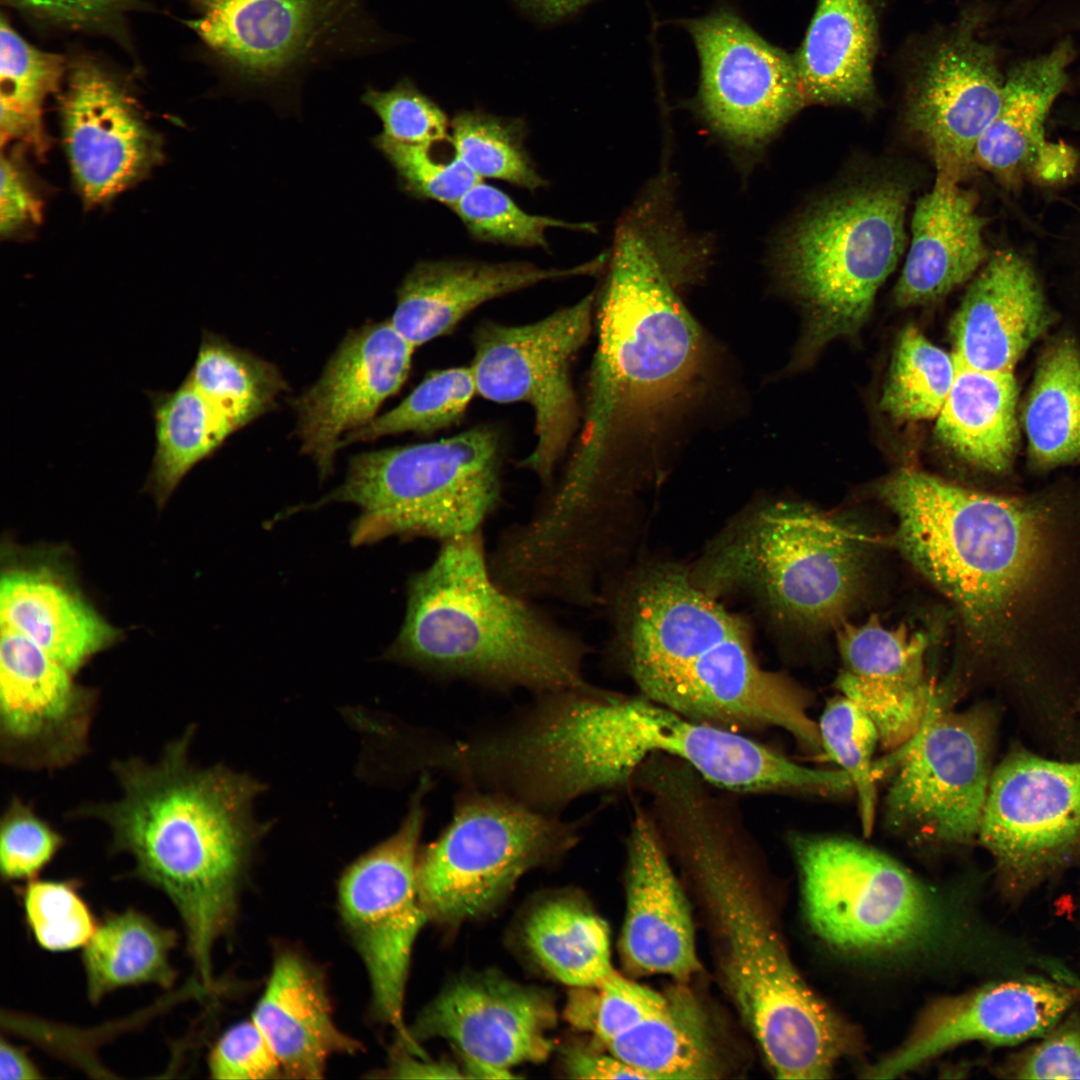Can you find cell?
I'll list each match as a JSON object with an SVG mask.
<instances>
[{"instance_id": "1", "label": "cell", "mask_w": 1080, "mask_h": 1080, "mask_svg": "<svg viewBox=\"0 0 1080 1080\" xmlns=\"http://www.w3.org/2000/svg\"><path fill=\"white\" fill-rule=\"evenodd\" d=\"M670 857L702 897L727 990L780 1079H823L851 1046L848 1028L794 967L762 894L760 846L736 794L699 778L652 802Z\"/></svg>"}, {"instance_id": "2", "label": "cell", "mask_w": 1080, "mask_h": 1080, "mask_svg": "<svg viewBox=\"0 0 1080 1080\" xmlns=\"http://www.w3.org/2000/svg\"><path fill=\"white\" fill-rule=\"evenodd\" d=\"M193 736L194 728H187L153 762L113 760L120 796L68 816L105 824L112 852L128 854L134 876L167 896L181 919L196 976L212 989L214 948L235 921L259 833L252 804L262 786L224 766L193 764Z\"/></svg>"}, {"instance_id": "3", "label": "cell", "mask_w": 1080, "mask_h": 1080, "mask_svg": "<svg viewBox=\"0 0 1080 1080\" xmlns=\"http://www.w3.org/2000/svg\"><path fill=\"white\" fill-rule=\"evenodd\" d=\"M609 599L614 650L639 693L692 721L744 734L800 722L803 689L760 666L744 623L690 572L649 566Z\"/></svg>"}, {"instance_id": "4", "label": "cell", "mask_w": 1080, "mask_h": 1080, "mask_svg": "<svg viewBox=\"0 0 1080 1080\" xmlns=\"http://www.w3.org/2000/svg\"><path fill=\"white\" fill-rule=\"evenodd\" d=\"M587 653L578 634L496 581L481 531L440 543L410 576L387 657L440 681L542 694L588 684Z\"/></svg>"}, {"instance_id": "5", "label": "cell", "mask_w": 1080, "mask_h": 1080, "mask_svg": "<svg viewBox=\"0 0 1080 1080\" xmlns=\"http://www.w3.org/2000/svg\"><path fill=\"white\" fill-rule=\"evenodd\" d=\"M584 429L555 494L588 502L607 477L612 439L626 424L649 419L678 401L701 364L704 341L695 319L643 235L623 224L597 315Z\"/></svg>"}, {"instance_id": "6", "label": "cell", "mask_w": 1080, "mask_h": 1080, "mask_svg": "<svg viewBox=\"0 0 1080 1080\" xmlns=\"http://www.w3.org/2000/svg\"><path fill=\"white\" fill-rule=\"evenodd\" d=\"M867 544L866 536L839 516L774 502L724 530L690 576L714 597L745 590L781 620L826 627L842 619L859 591Z\"/></svg>"}, {"instance_id": "7", "label": "cell", "mask_w": 1080, "mask_h": 1080, "mask_svg": "<svg viewBox=\"0 0 1080 1080\" xmlns=\"http://www.w3.org/2000/svg\"><path fill=\"white\" fill-rule=\"evenodd\" d=\"M911 186L902 176H869L819 198L780 249L781 276L806 310L805 346L855 334L906 245Z\"/></svg>"}, {"instance_id": "8", "label": "cell", "mask_w": 1080, "mask_h": 1080, "mask_svg": "<svg viewBox=\"0 0 1080 1080\" xmlns=\"http://www.w3.org/2000/svg\"><path fill=\"white\" fill-rule=\"evenodd\" d=\"M787 843L808 921L834 949L859 957L930 951L951 936L989 940L958 919L926 883L858 840L791 831Z\"/></svg>"}, {"instance_id": "9", "label": "cell", "mask_w": 1080, "mask_h": 1080, "mask_svg": "<svg viewBox=\"0 0 1080 1080\" xmlns=\"http://www.w3.org/2000/svg\"><path fill=\"white\" fill-rule=\"evenodd\" d=\"M502 499L498 434L477 426L432 442L363 452L350 460L343 483L317 505L360 507L351 540L389 536L443 543L483 531Z\"/></svg>"}, {"instance_id": "10", "label": "cell", "mask_w": 1080, "mask_h": 1080, "mask_svg": "<svg viewBox=\"0 0 1080 1080\" xmlns=\"http://www.w3.org/2000/svg\"><path fill=\"white\" fill-rule=\"evenodd\" d=\"M584 824L463 785L448 824L419 849L416 885L428 919L457 925L487 914L525 874L570 851Z\"/></svg>"}, {"instance_id": "11", "label": "cell", "mask_w": 1080, "mask_h": 1080, "mask_svg": "<svg viewBox=\"0 0 1080 1080\" xmlns=\"http://www.w3.org/2000/svg\"><path fill=\"white\" fill-rule=\"evenodd\" d=\"M999 720L991 703L931 712L897 750L899 766L885 798L888 826L917 842L967 846L977 840Z\"/></svg>"}, {"instance_id": "12", "label": "cell", "mask_w": 1080, "mask_h": 1080, "mask_svg": "<svg viewBox=\"0 0 1080 1080\" xmlns=\"http://www.w3.org/2000/svg\"><path fill=\"white\" fill-rule=\"evenodd\" d=\"M977 841L1014 902L1080 867V758L1012 743L994 766Z\"/></svg>"}, {"instance_id": "13", "label": "cell", "mask_w": 1080, "mask_h": 1080, "mask_svg": "<svg viewBox=\"0 0 1080 1080\" xmlns=\"http://www.w3.org/2000/svg\"><path fill=\"white\" fill-rule=\"evenodd\" d=\"M422 773L399 828L343 873L338 884L342 920L368 974L374 1015L414 1045L404 1022L411 955L428 916L416 885V862L432 789Z\"/></svg>"}, {"instance_id": "14", "label": "cell", "mask_w": 1080, "mask_h": 1080, "mask_svg": "<svg viewBox=\"0 0 1080 1080\" xmlns=\"http://www.w3.org/2000/svg\"><path fill=\"white\" fill-rule=\"evenodd\" d=\"M594 296L522 325L484 322L473 337V372L483 398L502 404L522 402L534 414L535 445L520 462L546 490L576 429L578 408L572 387V362L586 342Z\"/></svg>"}, {"instance_id": "15", "label": "cell", "mask_w": 1080, "mask_h": 1080, "mask_svg": "<svg viewBox=\"0 0 1080 1080\" xmlns=\"http://www.w3.org/2000/svg\"><path fill=\"white\" fill-rule=\"evenodd\" d=\"M188 21L244 85L266 89L377 43L363 0H188Z\"/></svg>"}, {"instance_id": "16", "label": "cell", "mask_w": 1080, "mask_h": 1080, "mask_svg": "<svg viewBox=\"0 0 1080 1080\" xmlns=\"http://www.w3.org/2000/svg\"><path fill=\"white\" fill-rule=\"evenodd\" d=\"M984 14L969 9L920 56L906 94L905 123L937 170L958 179L996 116L1005 76L996 48L980 35Z\"/></svg>"}, {"instance_id": "17", "label": "cell", "mask_w": 1080, "mask_h": 1080, "mask_svg": "<svg viewBox=\"0 0 1080 1080\" xmlns=\"http://www.w3.org/2000/svg\"><path fill=\"white\" fill-rule=\"evenodd\" d=\"M683 25L699 59V105L729 140L762 144L806 105L793 56L734 12L718 9Z\"/></svg>"}, {"instance_id": "18", "label": "cell", "mask_w": 1080, "mask_h": 1080, "mask_svg": "<svg viewBox=\"0 0 1080 1080\" xmlns=\"http://www.w3.org/2000/svg\"><path fill=\"white\" fill-rule=\"evenodd\" d=\"M25 636L1 628L0 756L14 768L55 771L89 750L95 689Z\"/></svg>"}, {"instance_id": "19", "label": "cell", "mask_w": 1080, "mask_h": 1080, "mask_svg": "<svg viewBox=\"0 0 1080 1080\" xmlns=\"http://www.w3.org/2000/svg\"><path fill=\"white\" fill-rule=\"evenodd\" d=\"M61 120L72 178L87 206L110 201L161 160L160 138L134 99L93 61L82 59L69 67Z\"/></svg>"}, {"instance_id": "20", "label": "cell", "mask_w": 1080, "mask_h": 1080, "mask_svg": "<svg viewBox=\"0 0 1080 1080\" xmlns=\"http://www.w3.org/2000/svg\"><path fill=\"white\" fill-rule=\"evenodd\" d=\"M1080 1003V982L1045 975L1000 979L933 1005L909 1039L868 1070L893 1078L966 1042L1018 1045L1047 1032Z\"/></svg>"}, {"instance_id": "21", "label": "cell", "mask_w": 1080, "mask_h": 1080, "mask_svg": "<svg viewBox=\"0 0 1080 1080\" xmlns=\"http://www.w3.org/2000/svg\"><path fill=\"white\" fill-rule=\"evenodd\" d=\"M415 348L390 320L350 330L319 379L294 400L301 449L321 477L331 473L344 434L372 421L404 385Z\"/></svg>"}, {"instance_id": "22", "label": "cell", "mask_w": 1080, "mask_h": 1080, "mask_svg": "<svg viewBox=\"0 0 1080 1080\" xmlns=\"http://www.w3.org/2000/svg\"><path fill=\"white\" fill-rule=\"evenodd\" d=\"M556 1010L544 992L499 976L465 977L449 985L419 1015L416 1038H442L462 1058L511 1071L546 1060Z\"/></svg>"}, {"instance_id": "23", "label": "cell", "mask_w": 1080, "mask_h": 1080, "mask_svg": "<svg viewBox=\"0 0 1080 1080\" xmlns=\"http://www.w3.org/2000/svg\"><path fill=\"white\" fill-rule=\"evenodd\" d=\"M625 851L623 961L638 974L686 981L700 968L690 907L671 858L641 802L633 806Z\"/></svg>"}, {"instance_id": "24", "label": "cell", "mask_w": 1080, "mask_h": 1080, "mask_svg": "<svg viewBox=\"0 0 1080 1080\" xmlns=\"http://www.w3.org/2000/svg\"><path fill=\"white\" fill-rule=\"evenodd\" d=\"M837 643L844 665L837 679L842 695L874 722L886 749L907 744L933 711L938 687L928 680V639L905 625L886 628L875 615L862 624L844 623Z\"/></svg>"}, {"instance_id": "25", "label": "cell", "mask_w": 1080, "mask_h": 1080, "mask_svg": "<svg viewBox=\"0 0 1080 1080\" xmlns=\"http://www.w3.org/2000/svg\"><path fill=\"white\" fill-rule=\"evenodd\" d=\"M1048 323V311L1030 264L1013 251L988 259L950 323L957 363L1012 372Z\"/></svg>"}, {"instance_id": "26", "label": "cell", "mask_w": 1080, "mask_h": 1080, "mask_svg": "<svg viewBox=\"0 0 1080 1080\" xmlns=\"http://www.w3.org/2000/svg\"><path fill=\"white\" fill-rule=\"evenodd\" d=\"M601 260L570 268L522 261L425 260L396 291L390 322L414 347L449 334L480 305L541 282L591 273Z\"/></svg>"}, {"instance_id": "27", "label": "cell", "mask_w": 1080, "mask_h": 1080, "mask_svg": "<svg viewBox=\"0 0 1080 1080\" xmlns=\"http://www.w3.org/2000/svg\"><path fill=\"white\" fill-rule=\"evenodd\" d=\"M960 179L938 172L916 203L912 238L894 299L902 307L936 301L968 280L985 262V218Z\"/></svg>"}, {"instance_id": "28", "label": "cell", "mask_w": 1080, "mask_h": 1080, "mask_svg": "<svg viewBox=\"0 0 1080 1080\" xmlns=\"http://www.w3.org/2000/svg\"><path fill=\"white\" fill-rule=\"evenodd\" d=\"M251 1018L271 1046L284 1077L319 1079L329 1059L362 1046L335 1023L319 972L301 955L284 951L272 969Z\"/></svg>"}, {"instance_id": "29", "label": "cell", "mask_w": 1080, "mask_h": 1080, "mask_svg": "<svg viewBox=\"0 0 1080 1080\" xmlns=\"http://www.w3.org/2000/svg\"><path fill=\"white\" fill-rule=\"evenodd\" d=\"M1074 56L1072 41L1062 40L1010 68L999 110L976 144L974 163L1006 181L1031 169L1043 177L1061 151L1045 142V121L1068 84Z\"/></svg>"}, {"instance_id": "30", "label": "cell", "mask_w": 1080, "mask_h": 1080, "mask_svg": "<svg viewBox=\"0 0 1080 1080\" xmlns=\"http://www.w3.org/2000/svg\"><path fill=\"white\" fill-rule=\"evenodd\" d=\"M1 628L15 631L76 674L119 631L48 566L7 569L0 585Z\"/></svg>"}, {"instance_id": "31", "label": "cell", "mask_w": 1080, "mask_h": 1080, "mask_svg": "<svg viewBox=\"0 0 1080 1080\" xmlns=\"http://www.w3.org/2000/svg\"><path fill=\"white\" fill-rule=\"evenodd\" d=\"M878 45L875 0H818L793 55L806 104H871Z\"/></svg>"}, {"instance_id": "32", "label": "cell", "mask_w": 1080, "mask_h": 1080, "mask_svg": "<svg viewBox=\"0 0 1080 1080\" xmlns=\"http://www.w3.org/2000/svg\"><path fill=\"white\" fill-rule=\"evenodd\" d=\"M1016 397L1013 372L983 371L956 362L951 390L936 417L938 440L979 469L1005 471L1018 442Z\"/></svg>"}, {"instance_id": "33", "label": "cell", "mask_w": 1080, "mask_h": 1080, "mask_svg": "<svg viewBox=\"0 0 1080 1080\" xmlns=\"http://www.w3.org/2000/svg\"><path fill=\"white\" fill-rule=\"evenodd\" d=\"M666 995L658 1010L604 1046L649 1080L717 1078L718 1056L704 1009L683 987Z\"/></svg>"}, {"instance_id": "34", "label": "cell", "mask_w": 1080, "mask_h": 1080, "mask_svg": "<svg viewBox=\"0 0 1080 1080\" xmlns=\"http://www.w3.org/2000/svg\"><path fill=\"white\" fill-rule=\"evenodd\" d=\"M178 938L174 929L136 909L107 913L82 950L89 1002L98 1004L109 993L125 987L153 984L171 988L177 977L171 953Z\"/></svg>"}, {"instance_id": "35", "label": "cell", "mask_w": 1080, "mask_h": 1080, "mask_svg": "<svg viewBox=\"0 0 1080 1080\" xmlns=\"http://www.w3.org/2000/svg\"><path fill=\"white\" fill-rule=\"evenodd\" d=\"M147 394L155 451L146 487L162 506L183 478L236 431L187 377L174 390Z\"/></svg>"}, {"instance_id": "36", "label": "cell", "mask_w": 1080, "mask_h": 1080, "mask_svg": "<svg viewBox=\"0 0 1080 1080\" xmlns=\"http://www.w3.org/2000/svg\"><path fill=\"white\" fill-rule=\"evenodd\" d=\"M523 938L537 963L570 987L593 986L615 970L607 923L568 897L537 905L525 921Z\"/></svg>"}, {"instance_id": "37", "label": "cell", "mask_w": 1080, "mask_h": 1080, "mask_svg": "<svg viewBox=\"0 0 1080 1080\" xmlns=\"http://www.w3.org/2000/svg\"><path fill=\"white\" fill-rule=\"evenodd\" d=\"M1023 420L1029 455L1038 466L1080 456V353L1071 341L1055 343L1043 356Z\"/></svg>"}, {"instance_id": "38", "label": "cell", "mask_w": 1080, "mask_h": 1080, "mask_svg": "<svg viewBox=\"0 0 1080 1080\" xmlns=\"http://www.w3.org/2000/svg\"><path fill=\"white\" fill-rule=\"evenodd\" d=\"M0 59L1 144L17 142L42 156L49 144L43 107L60 88L65 58L30 44L2 17Z\"/></svg>"}, {"instance_id": "39", "label": "cell", "mask_w": 1080, "mask_h": 1080, "mask_svg": "<svg viewBox=\"0 0 1080 1080\" xmlns=\"http://www.w3.org/2000/svg\"><path fill=\"white\" fill-rule=\"evenodd\" d=\"M186 377L235 431L272 408L287 389L273 364L206 330Z\"/></svg>"}, {"instance_id": "40", "label": "cell", "mask_w": 1080, "mask_h": 1080, "mask_svg": "<svg viewBox=\"0 0 1080 1080\" xmlns=\"http://www.w3.org/2000/svg\"><path fill=\"white\" fill-rule=\"evenodd\" d=\"M956 362L910 325L898 337L880 399L881 409L901 421L938 416L951 390Z\"/></svg>"}, {"instance_id": "41", "label": "cell", "mask_w": 1080, "mask_h": 1080, "mask_svg": "<svg viewBox=\"0 0 1080 1080\" xmlns=\"http://www.w3.org/2000/svg\"><path fill=\"white\" fill-rule=\"evenodd\" d=\"M451 144L479 177L505 181L535 191L546 185L525 146L520 120L481 111H462L451 121Z\"/></svg>"}, {"instance_id": "42", "label": "cell", "mask_w": 1080, "mask_h": 1080, "mask_svg": "<svg viewBox=\"0 0 1080 1080\" xmlns=\"http://www.w3.org/2000/svg\"><path fill=\"white\" fill-rule=\"evenodd\" d=\"M476 393L470 366L431 371L396 407L345 435L341 448L387 435H426L450 427L461 419Z\"/></svg>"}, {"instance_id": "43", "label": "cell", "mask_w": 1080, "mask_h": 1080, "mask_svg": "<svg viewBox=\"0 0 1080 1080\" xmlns=\"http://www.w3.org/2000/svg\"><path fill=\"white\" fill-rule=\"evenodd\" d=\"M818 729L824 754L851 779L862 831L868 836L873 830L877 803L873 763L879 742L877 728L858 704L842 695L827 703Z\"/></svg>"}, {"instance_id": "44", "label": "cell", "mask_w": 1080, "mask_h": 1080, "mask_svg": "<svg viewBox=\"0 0 1080 1080\" xmlns=\"http://www.w3.org/2000/svg\"><path fill=\"white\" fill-rule=\"evenodd\" d=\"M666 997L614 970L593 986L571 987L564 1018L604 1045L658 1010Z\"/></svg>"}, {"instance_id": "45", "label": "cell", "mask_w": 1080, "mask_h": 1080, "mask_svg": "<svg viewBox=\"0 0 1080 1080\" xmlns=\"http://www.w3.org/2000/svg\"><path fill=\"white\" fill-rule=\"evenodd\" d=\"M451 209L474 239L513 247L546 249V232L551 228L590 229L588 224L530 214L501 189L482 181L471 187Z\"/></svg>"}, {"instance_id": "46", "label": "cell", "mask_w": 1080, "mask_h": 1080, "mask_svg": "<svg viewBox=\"0 0 1080 1080\" xmlns=\"http://www.w3.org/2000/svg\"><path fill=\"white\" fill-rule=\"evenodd\" d=\"M24 919L35 942L50 952L83 948L98 922L74 879H33L21 892Z\"/></svg>"}, {"instance_id": "47", "label": "cell", "mask_w": 1080, "mask_h": 1080, "mask_svg": "<svg viewBox=\"0 0 1080 1080\" xmlns=\"http://www.w3.org/2000/svg\"><path fill=\"white\" fill-rule=\"evenodd\" d=\"M373 146L395 170L402 191L419 200H433L450 208L475 184L482 181L456 154L441 159L434 145H412L381 134Z\"/></svg>"}, {"instance_id": "48", "label": "cell", "mask_w": 1080, "mask_h": 1080, "mask_svg": "<svg viewBox=\"0 0 1080 1080\" xmlns=\"http://www.w3.org/2000/svg\"><path fill=\"white\" fill-rule=\"evenodd\" d=\"M361 102L382 123V136L404 144L434 145L451 139L445 112L409 78H402L391 88L379 90L368 86Z\"/></svg>"}, {"instance_id": "49", "label": "cell", "mask_w": 1080, "mask_h": 1080, "mask_svg": "<svg viewBox=\"0 0 1080 1080\" xmlns=\"http://www.w3.org/2000/svg\"><path fill=\"white\" fill-rule=\"evenodd\" d=\"M65 837L34 808L14 796L0 820V874L4 881L28 882L53 861Z\"/></svg>"}, {"instance_id": "50", "label": "cell", "mask_w": 1080, "mask_h": 1080, "mask_svg": "<svg viewBox=\"0 0 1080 1080\" xmlns=\"http://www.w3.org/2000/svg\"><path fill=\"white\" fill-rule=\"evenodd\" d=\"M999 1068L1015 1079H1080V1013L1071 1010Z\"/></svg>"}, {"instance_id": "51", "label": "cell", "mask_w": 1080, "mask_h": 1080, "mask_svg": "<svg viewBox=\"0 0 1080 1080\" xmlns=\"http://www.w3.org/2000/svg\"><path fill=\"white\" fill-rule=\"evenodd\" d=\"M208 1071L214 1079L259 1080L283 1075L265 1036L252 1018L230 1026L209 1052Z\"/></svg>"}, {"instance_id": "52", "label": "cell", "mask_w": 1080, "mask_h": 1080, "mask_svg": "<svg viewBox=\"0 0 1080 1080\" xmlns=\"http://www.w3.org/2000/svg\"><path fill=\"white\" fill-rule=\"evenodd\" d=\"M43 215V200L25 169L19 151L2 152L0 192V233L15 236L37 225Z\"/></svg>"}, {"instance_id": "53", "label": "cell", "mask_w": 1080, "mask_h": 1080, "mask_svg": "<svg viewBox=\"0 0 1080 1080\" xmlns=\"http://www.w3.org/2000/svg\"><path fill=\"white\" fill-rule=\"evenodd\" d=\"M37 20L70 29H98L111 25L128 0H2Z\"/></svg>"}, {"instance_id": "54", "label": "cell", "mask_w": 1080, "mask_h": 1080, "mask_svg": "<svg viewBox=\"0 0 1080 1080\" xmlns=\"http://www.w3.org/2000/svg\"><path fill=\"white\" fill-rule=\"evenodd\" d=\"M567 1074L579 1079H648L647 1076L608 1052L567 1047L563 1053Z\"/></svg>"}, {"instance_id": "55", "label": "cell", "mask_w": 1080, "mask_h": 1080, "mask_svg": "<svg viewBox=\"0 0 1080 1080\" xmlns=\"http://www.w3.org/2000/svg\"><path fill=\"white\" fill-rule=\"evenodd\" d=\"M388 1072L393 1078L409 1079H455L464 1078L462 1069L451 1063L419 1059L414 1056L398 1057Z\"/></svg>"}, {"instance_id": "56", "label": "cell", "mask_w": 1080, "mask_h": 1080, "mask_svg": "<svg viewBox=\"0 0 1080 1080\" xmlns=\"http://www.w3.org/2000/svg\"><path fill=\"white\" fill-rule=\"evenodd\" d=\"M38 1065L27 1052L5 1038L0 1042V1079L34 1080L43 1078Z\"/></svg>"}, {"instance_id": "57", "label": "cell", "mask_w": 1080, "mask_h": 1080, "mask_svg": "<svg viewBox=\"0 0 1080 1080\" xmlns=\"http://www.w3.org/2000/svg\"><path fill=\"white\" fill-rule=\"evenodd\" d=\"M531 16L544 23H555L574 15L595 0H514Z\"/></svg>"}, {"instance_id": "58", "label": "cell", "mask_w": 1080, "mask_h": 1080, "mask_svg": "<svg viewBox=\"0 0 1080 1080\" xmlns=\"http://www.w3.org/2000/svg\"><path fill=\"white\" fill-rule=\"evenodd\" d=\"M463 1062L464 1068L462 1072L464 1078L506 1079L515 1077L511 1071L502 1070L479 1061L463 1058Z\"/></svg>"}, {"instance_id": "59", "label": "cell", "mask_w": 1080, "mask_h": 1080, "mask_svg": "<svg viewBox=\"0 0 1080 1080\" xmlns=\"http://www.w3.org/2000/svg\"><path fill=\"white\" fill-rule=\"evenodd\" d=\"M1076 710H1077L1078 716L1080 718V694H1079L1078 699H1077Z\"/></svg>"}]
</instances>
